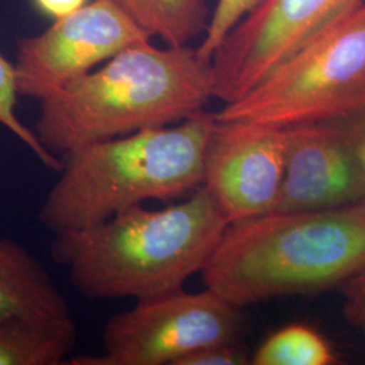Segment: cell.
<instances>
[{"mask_svg":"<svg viewBox=\"0 0 365 365\" xmlns=\"http://www.w3.org/2000/svg\"><path fill=\"white\" fill-rule=\"evenodd\" d=\"M63 292L26 248L0 238V324H54L72 319Z\"/></svg>","mask_w":365,"mask_h":365,"instance_id":"11","label":"cell"},{"mask_svg":"<svg viewBox=\"0 0 365 365\" xmlns=\"http://www.w3.org/2000/svg\"><path fill=\"white\" fill-rule=\"evenodd\" d=\"M152 37L113 0H95L18 43L19 96L43 99L123 49Z\"/></svg>","mask_w":365,"mask_h":365,"instance_id":"8","label":"cell"},{"mask_svg":"<svg viewBox=\"0 0 365 365\" xmlns=\"http://www.w3.org/2000/svg\"><path fill=\"white\" fill-rule=\"evenodd\" d=\"M153 38L165 45H190L205 33L209 11L205 0H113Z\"/></svg>","mask_w":365,"mask_h":365,"instance_id":"13","label":"cell"},{"mask_svg":"<svg viewBox=\"0 0 365 365\" xmlns=\"http://www.w3.org/2000/svg\"><path fill=\"white\" fill-rule=\"evenodd\" d=\"M364 113L365 1L214 117L286 129Z\"/></svg>","mask_w":365,"mask_h":365,"instance_id":"5","label":"cell"},{"mask_svg":"<svg viewBox=\"0 0 365 365\" xmlns=\"http://www.w3.org/2000/svg\"><path fill=\"white\" fill-rule=\"evenodd\" d=\"M18 96L15 64L7 61L0 53V125L13 133L22 144L26 145L43 167L60 172L63 168V160L52 155L41 144L36 131L29 129L16 115L15 106Z\"/></svg>","mask_w":365,"mask_h":365,"instance_id":"15","label":"cell"},{"mask_svg":"<svg viewBox=\"0 0 365 365\" xmlns=\"http://www.w3.org/2000/svg\"><path fill=\"white\" fill-rule=\"evenodd\" d=\"M229 226L200 185L164 209L141 205L57 233L52 257L87 299H152L180 291L202 274Z\"/></svg>","mask_w":365,"mask_h":365,"instance_id":"2","label":"cell"},{"mask_svg":"<svg viewBox=\"0 0 365 365\" xmlns=\"http://www.w3.org/2000/svg\"><path fill=\"white\" fill-rule=\"evenodd\" d=\"M365 269V203L271 211L227 227L202 271L240 307L342 287Z\"/></svg>","mask_w":365,"mask_h":365,"instance_id":"3","label":"cell"},{"mask_svg":"<svg viewBox=\"0 0 365 365\" xmlns=\"http://www.w3.org/2000/svg\"><path fill=\"white\" fill-rule=\"evenodd\" d=\"M242 307L210 288L176 292L135 304L114 315L103 329V353L78 356L73 365H176L214 344L240 341Z\"/></svg>","mask_w":365,"mask_h":365,"instance_id":"6","label":"cell"},{"mask_svg":"<svg viewBox=\"0 0 365 365\" xmlns=\"http://www.w3.org/2000/svg\"><path fill=\"white\" fill-rule=\"evenodd\" d=\"M34 3L41 13L60 19L80 10L87 4V0H34Z\"/></svg>","mask_w":365,"mask_h":365,"instance_id":"19","label":"cell"},{"mask_svg":"<svg viewBox=\"0 0 365 365\" xmlns=\"http://www.w3.org/2000/svg\"><path fill=\"white\" fill-rule=\"evenodd\" d=\"M360 329H361V330H363V334H364V339H365V325H364V327H360Z\"/></svg>","mask_w":365,"mask_h":365,"instance_id":"21","label":"cell"},{"mask_svg":"<svg viewBox=\"0 0 365 365\" xmlns=\"http://www.w3.org/2000/svg\"><path fill=\"white\" fill-rule=\"evenodd\" d=\"M217 119L207 110L179 123L87 145L63 157L60 178L38 211L53 235L78 230L141 206L170 202L202 185Z\"/></svg>","mask_w":365,"mask_h":365,"instance_id":"4","label":"cell"},{"mask_svg":"<svg viewBox=\"0 0 365 365\" xmlns=\"http://www.w3.org/2000/svg\"><path fill=\"white\" fill-rule=\"evenodd\" d=\"M339 363L333 346L318 330L304 324L280 327L261 342L252 365H333Z\"/></svg>","mask_w":365,"mask_h":365,"instance_id":"14","label":"cell"},{"mask_svg":"<svg viewBox=\"0 0 365 365\" xmlns=\"http://www.w3.org/2000/svg\"><path fill=\"white\" fill-rule=\"evenodd\" d=\"M286 173L274 211L327 210L365 203L360 148L365 113L286 128Z\"/></svg>","mask_w":365,"mask_h":365,"instance_id":"9","label":"cell"},{"mask_svg":"<svg viewBox=\"0 0 365 365\" xmlns=\"http://www.w3.org/2000/svg\"><path fill=\"white\" fill-rule=\"evenodd\" d=\"M248 349L241 341L214 344L182 357L176 365H247L250 364Z\"/></svg>","mask_w":365,"mask_h":365,"instance_id":"17","label":"cell"},{"mask_svg":"<svg viewBox=\"0 0 365 365\" xmlns=\"http://www.w3.org/2000/svg\"><path fill=\"white\" fill-rule=\"evenodd\" d=\"M364 1L264 0L230 31L212 57L215 99L223 105L241 99Z\"/></svg>","mask_w":365,"mask_h":365,"instance_id":"7","label":"cell"},{"mask_svg":"<svg viewBox=\"0 0 365 365\" xmlns=\"http://www.w3.org/2000/svg\"><path fill=\"white\" fill-rule=\"evenodd\" d=\"M360 157H361V163H363V168H364L365 172V138L363 144H361V148H360Z\"/></svg>","mask_w":365,"mask_h":365,"instance_id":"20","label":"cell"},{"mask_svg":"<svg viewBox=\"0 0 365 365\" xmlns=\"http://www.w3.org/2000/svg\"><path fill=\"white\" fill-rule=\"evenodd\" d=\"M215 98L212 61L191 45L149 41L118 53L41 99L34 131L54 156L179 123Z\"/></svg>","mask_w":365,"mask_h":365,"instance_id":"1","label":"cell"},{"mask_svg":"<svg viewBox=\"0 0 365 365\" xmlns=\"http://www.w3.org/2000/svg\"><path fill=\"white\" fill-rule=\"evenodd\" d=\"M262 1L264 0H217L215 9L210 15L205 37L196 46L199 54L212 61L214 54L221 48L230 31Z\"/></svg>","mask_w":365,"mask_h":365,"instance_id":"16","label":"cell"},{"mask_svg":"<svg viewBox=\"0 0 365 365\" xmlns=\"http://www.w3.org/2000/svg\"><path fill=\"white\" fill-rule=\"evenodd\" d=\"M287 131L218 122L203 158L202 187L233 225L276 209L286 173Z\"/></svg>","mask_w":365,"mask_h":365,"instance_id":"10","label":"cell"},{"mask_svg":"<svg viewBox=\"0 0 365 365\" xmlns=\"http://www.w3.org/2000/svg\"><path fill=\"white\" fill-rule=\"evenodd\" d=\"M342 312L353 325H365V269L348 280L342 287Z\"/></svg>","mask_w":365,"mask_h":365,"instance_id":"18","label":"cell"},{"mask_svg":"<svg viewBox=\"0 0 365 365\" xmlns=\"http://www.w3.org/2000/svg\"><path fill=\"white\" fill-rule=\"evenodd\" d=\"M78 342L75 319L54 324H0V365L66 364Z\"/></svg>","mask_w":365,"mask_h":365,"instance_id":"12","label":"cell"}]
</instances>
